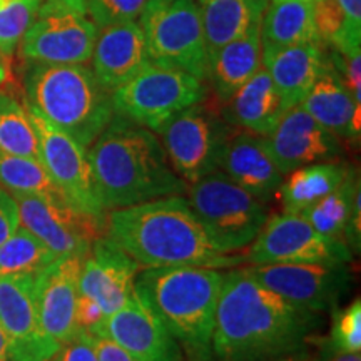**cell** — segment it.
<instances>
[{
  "instance_id": "8992f818",
  "label": "cell",
  "mask_w": 361,
  "mask_h": 361,
  "mask_svg": "<svg viewBox=\"0 0 361 361\" xmlns=\"http://www.w3.org/2000/svg\"><path fill=\"white\" fill-rule=\"evenodd\" d=\"M186 194L192 213L221 255L250 246L268 221L266 204L219 169L189 184Z\"/></svg>"
},
{
  "instance_id": "4fadbf2b",
  "label": "cell",
  "mask_w": 361,
  "mask_h": 361,
  "mask_svg": "<svg viewBox=\"0 0 361 361\" xmlns=\"http://www.w3.org/2000/svg\"><path fill=\"white\" fill-rule=\"evenodd\" d=\"M19 209V224L34 234L57 258H85L94 239L104 233V223L84 216L57 197L11 192Z\"/></svg>"
},
{
  "instance_id": "2e32d148",
  "label": "cell",
  "mask_w": 361,
  "mask_h": 361,
  "mask_svg": "<svg viewBox=\"0 0 361 361\" xmlns=\"http://www.w3.org/2000/svg\"><path fill=\"white\" fill-rule=\"evenodd\" d=\"M80 264L82 258L62 256L34 276L40 328L61 346L82 331L78 323Z\"/></svg>"
},
{
  "instance_id": "9c48e42d",
  "label": "cell",
  "mask_w": 361,
  "mask_h": 361,
  "mask_svg": "<svg viewBox=\"0 0 361 361\" xmlns=\"http://www.w3.org/2000/svg\"><path fill=\"white\" fill-rule=\"evenodd\" d=\"M159 135L176 174L192 184L219 169L231 129L200 102L173 117Z\"/></svg>"
},
{
  "instance_id": "4dcf8cb0",
  "label": "cell",
  "mask_w": 361,
  "mask_h": 361,
  "mask_svg": "<svg viewBox=\"0 0 361 361\" xmlns=\"http://www.w3.org/2000/svg\"><path fill=\"white\" fill-rule=\"evenodd\" d=\"M57 256L27 229L19 228L0 245V276L37 274Z\"/></svg>"
},
{
  "instance_id": "52a82bcc",
  "label": "cell",
  "mask_w": 361,
  "mask_h": 361,
  "mask_svg": "<svg viewBox=\"0 0 361 361\" xmlns=\"http://www.w3.org/2000/svg\"><path fill=\"white\" fill-rule=\"evenodd\" d=\"M149 61L209 78V54L196 0H149L141 13Z\"/></svg>"
},
{
  "instance_id": "e575fe53",
  "label": "cell",
  "mask_w": 361,
  "mask_h": 361,
  "mask_svg": "<svg viewBox=\"0 0 361 361\" xmlns=\"http://www.w3.org/2000/svg\"><path fill=\"white\" fill-rule=\"evenodd\" d=\"M149 0H87L85 13L96 27H107L141 17Z\"/></svg>"
},
{
  "instance_id": "ee69618b",
  "label": "cell",
  "mask_w": 361,
  "mask_h": 361,
  "mask_svg": "<svg viewBox=\"0 0 361 361\" xmlns=\"http://www.w3.org/2000/svg\"><path fill=\"white\" fill-rule=\"evenodd\" d=\"M8 78V67H7V57L0 54V85L6 82Z\"/></svg>"
},
{
  "instance_id": "4316f807",
  "label": "cell",
  "mask_w": 361,
  "mask_h": 361,
  "mask_svg": "<svg viewBox=\"0 0 361 361\" xmlns=\"http://www.w3.org/2000/svg\"><path fill=\"white\" fill-rule=\"evenodd\" d=\"M322 42L314 24V0H271L261 20L263 49Z\"/></svg>"
},
{
  "instance_id": "d6a6232c",
  "label": "cell",
  "mask_w": 361,
  "mask_h": 361,
  "mask_svg": "<svg viewBox=\"0 0 361 361\" xmlns=\"http://www.w3.org/2000/svg\"><path fill=\"white\" fill-rule=\"evenodd\" d=\"M44 0H12L0 6V54L11 57L20 45Z\"/></svg>"
},
{
  "instance_id": "30bf717a",
  "label": "cell",
  "mask_w": 361,
  "mask_h": 361,
  "mask_svg": "<svg viewBox=\"0 0 361 361\" xmlns=\"http://www.w3.org/2000/svg\"><path fill=\"white\" fill-rule=\"evenodd\" d=\"M351 258L353 252L343 239L318 233L298 213L276 214L266 221L245 256L250 264H346Z\"/></svg>"
},
{
  "instance_id": "ac0fdd59",
  "label": "cell",
  "mask_w": 361,
  "mask_h": 361,
  "mask_svg": "<svg viewBox=\"0 0 361 361\" xmlns=\"http://www.w3.org/2000/svg\"><path fill=\"white\" fill-rule=\"evenodd\" d=\"M139 266L117 243L107 236L94 239L89 255L82 259L79 273V295L96 301L109 316L134 295Z\"/></svg>"
},
{
  "instance_id": "836d02e7",
  "label": "cell",
  "mask_w": 361,
  "mask_h": 361,
  "mask_svg": "<svg viewBox=\"0 0 361 361\" xmlns=\"http://www.w3.org/2000/svg\"><path fill=\"white\" fill-rule=\"evenodd\" d=\"M329 350L335 353H360L361 350V301L343 310H333Z\"/></svg>"
},
{
  "instance_id": "7bdbcfd3",
  "label": "cell",
  "mask_w": 361,
  "mask_h": 361,
  "mask_svg": "<svg viewBox=\"0 0 361 361\" xmlns=\"http://www.w3.org/2000/svg\"><path fill=\"white\" fill-rule=\"evenodd\" d=\"M56 2H61L67 7L75 8V11L85 13V2H87V0H56Z\"/></svg>"
},
{
  "instance_id": "7402d4cb",
  "label": "cell",
  "mask_w": 361,
  "mask_h": 361,
  "mask_svg": "<svg viewBox=\"0 0 361 361\" xmlns=\"http://www.w3.org/2000/svg\"><path fill=\"white\" fill-rule=\"evenodd\" d=\"M322 42H306L279 49H263V67L290 109L303 101L326 66Z\"/></svg>"
},
{
  "instance_id": "44dd1931",
  "label": "cell",
  "mask_w": 361,
  "mask_h": 361,
  "mask_svg": "<svg viewBox=\"0 0 361 361\" xmlns=\"http://www.w3.org/2000/svg\"><path fill=\"white\" fill-rule=\"evenodd\" d=\"M146 39L135 20L102 27L92 52V72L107 92L129 82L149 64Z\"/></svg>"
},
{
  "instance_id": "60d3db41",
  "label": "cell",
  "mask_w": 361,
  "mask_h": 361,
  "mask_svg": "<svg viewBox=\"0 0 361 361\" xmlns=\"http://www.w3.org/2000/svg\"><path fill=\"white\" fill-rule=\"evenodd\" d=\"M106 318L101 306H99L96 301L89 300V298H84L79 295L78 300V323L80 329H85V331H90L92 328H96L102 319Z\"/></svg>"
},
{
  "instance_id": "bcb514c9",
  "label": "cell",
  "mask_w": 361,
  "mask_h": 361,
  "mask_svg": "<svg viewBox=\"0 0 361 361\" xmlns=\"http://www.w3.org/2000/svg\"><path fill=\"white\" fill-rule=\"evenodd\" d=\"M0 361H4V360H0Z\"/></svg>"
},
{
  "instance_id": "5b68a950",
  "label": "cell",
  "mask_w": 361,
  "mask_h": 361,
  "mask_svg": "<svg viewBox=\"0 0 361 361\" xmlns=\"http://www.w3.org/2000/svg\"><path fill=\"white\" fill-rule=\"evenodd\" d=\"M27 107L87 149L114 117L112 94L84 64L29 62L24 72Z\"/></svg>"
},
{
  "instance_id": "ffe728a7",
  "label": "cell",
  "mask_w": 361,
  "mask_h": 361,
  "mask_svg": "<svg viewBox=\"0 0 361 361\" xmlns=\"http://www.w3.org/2000/svg\"><path fill=\"white\" fill-rule=\"evenodd\" d=\"M219 171L263 204L274 200L284 179L271 156L266 137L247 130L229 135Z\"/></svg>"
},
{
  "instance_id": "f546056e",
  "label": "cell",
  "mask_w": 361,
  "mask_h": 361,
  "mask_svg": "<svg viewBox=\"0 0 361 361\" xmlns=\"http://www.w3.org/2000/svg\"><path fill=\"white\" fill-rule=\"evenodd\" d=\"M0 152L39 159V141L27 107L0 90Z\"/></svg>"
},
{
  "instance_id": "1f68e13d",
  "label": "cell",
  "mask_w": 361,
  "mask_h": 361,
  "mask_svg": "<svg viewBox=\"0 0 361 361\" xmlns=\"http://www.w3.org/2000/svg\"><path fill=\"white\" fill-rule=\"evenodd\" d=\"M0 186L8 192L39 194L61 200L44 166L34 157L0 152Z\"/></svg>"
},
{
  "instance_id": "9a60e30c",
  "label": "cell",
  "mask_w": 361,
  "mask_h": 361,
  "mask_svg": "<svg viewBox=\"0 0 361 361\" xmlns=\"http://www.w3.org/2000/svg\"><path fill=\"white\" fill-rule=\"evenodd\" d=\"M0 326L8 340L7 361H51L62 348L40 328L34 274L0 276Z\"/></svg>"
},
{
  "instance_id": "b9f144b4",
  "label": "cell",
  "mask_w": 361,
  "mask_h": 361,
  "mask_svg": "<svg viewBox=\"0 0 361 361\" xmlns=\"http://www.w3.org/2000/svg\"><path fill=\"white\" fill-rule=\"evenodd\" d=\"M8 358V340L6 331L0 326V360L7 361Z\"/></svg>"
},
{
  "instance_id": "ba28073f",
  "label": "cell",
  "mask_w": 361,
  "mask_h": 361,
  "mask_svg": "<svg viewBox=\"0 0 361 361\" xmlns=\"http://www.w3.org/2000/svg\"><path fill=\"white\" fill-rule=\"evenodd\" d=\"M204 80L173 67L149 62L112 92L116 114L159 134L173 117L206 99Z\"/></svg>"
},
{
  "instance_id": "f1b7e54d",
  "label": "cell",
  "mask_w": 361,
  "mask_h": 361,
  "mask_svg": "<svg viewBox=\"0 0 361 361\" xmlns=\"http://www.w3.org/2000/svg\"><path fill=\"white\" fill-rule=\"evenodd\" d=\"M361 194V183L358 174L351 168L346 179L318 202L301 211L303 218L313 226L318 233L326 234L331 238L343 239L346 223H348L351 211L355 207V201ZM345 241V239H343Z\"/></svg>"
},
{
  "instance_id": "8d00e7d4",
  "label": "cell",
  "mask_w": 361,
  "mask_h": 361,
  "mask_svg": "<svg viewBox=\"0 0 361 361\" xmlns=\"http://www.w3.org/2000/svg\"><path fill=\"white\" fill-rule=\"evenodd\" d=\"M314 24L322 42H336L345 29V13L338 0H314Z\"/></svg>"
},
{
  "instance_id": "e0dca14e",
  "label": "cell",
  "mask_w": 361,
  "mask_h": 361,
  "mask_svg": "<svg viewBox=\"0 0 361 361\" xmlns=\"http://www.w3.org/2000/svg\"><path fill=\"white\" fill-rule=\"evenodd\" d=\"M89 333L109 338L135 361H186L179 343L135 293L123 308L106 316Z\"/></svg>"
},
{
  "instance_id": "7c38bea8",
  "label": "cell",
  "mask_w": 361,
  "mask_h": 361,
  "mask_svg": "<svg viewBox=\"0 0 361 361\" xmlns=\"http://www.w3.org/2000/svg\"><path fill=\"white\" fill-rule=\"evenodd\" d=\"M97 34L84 12L45 0L20 40V52L27 62L85 64L92 59Z\"/></svg>"
},
{
  "instance_id": "603a6c76",
  "label": "cell",
  "mask_w": 361,
  "mask_h": 361,
  "mask_svg": "<svg viewBox=\"0 0 361 361\" xmlns=\"http://www.w3.org/2000/svg\"><path fill=\"white\" fill-rule=\"evenodd\" d=\"M300 106L316 123L341 139H358L361 129V106L346 87L341 74L326 61V66Z\"/></svg>"
},
{
  "instance_id": "74e56055",
  "label": "cell",
  "mask_w": 361,
  "mask_h": 361,
  "mask_svg": "<svg viewBox=\"0 0 361 361\" xmlns=\"http://www.w3.org/2000/svg\"><path fill=\"white\" fill-rule=\"evenodd\" d=\"M57 356L59 361H97L96 351L90 341V333L85 329H82L74 340L62 346Z\"/></svg>"
},
{
  "instance_id": "277c9868",
  "label": "cell",
  "mask_w": 361,
  "mask_h": 361,
  "mask_svg": "<svg viewBox=\"0 0 361 361\" xmlns=\"http://www.w3.org/2000/svg\"><path fill=\"white\" fill-rule=\"evenodd\" d=\"M221 284L223 273L214 268H144L135 276L134 293L179 343L186 361H214Z\"/></svg>"
},
{
  "instance_id": "ab89813d",
  "label": "cell",
  "mask_w": 361,
  "mask_h": 361,
  "mask_svg": "<svg viewBox=\"0 0 361 361\" xmlns=\"http://www.w3.org/2000/svg\"><path fill=\"white\" fill-rule=\"evenodd\" d=\"M90 341H92L97 361H135L128 351L121 348L117 343L109 340V338L90 333Z\"/></svg>"
},
{
  "instance_id": "3957f363",
  "label": "cell",
  "mask_w": 361,
  "mask_h": 361,
  "mask_svg": "<svg viewBox=\"0 0 361 361\" xmlns=\"http://www.w3.org/2000/svg\"><path fill=\"white\" fill-rule=\"evenodd\" d=\"M104 234L141 268L223 269L238 263L216 250L183 196H166L107 211Z\"/></svg>"
},
{
  "instance_id": "f35d334b",
  "label": "cell",
  "mask_w": 361,
  "mask_h": 361,
  "mask_svg": "<svg viewBox=\"0 0 361 361\" xmlns=\"http://www.w3.org/2000/svg\"><path fill=\"white\" fill-rule=\"evenodd\" d=\"M19 209L13 196L0 186V245L19 228Z\"/></svg>"
},
{
  "instance_id": "6da1fadb",
  "label": "cell",
  "mask_w": 361,
  "mask_h": 361,
  "mask_svg": "<svg viewBox=\"0 0 361 361\" xmlns=\"http://www.w3.org/2000/svg\"><path fill=\"white\" fill-rule=\"evenodd\" d=\"M316 313L290 303L250 269L223 273L213 335L214 361H266L300 350Z\"/></svg>"
},
{
  "instance_id": "f6af8a7d",
  "label": "cell",
  "mask_w": 361,
  "mask_h": 361,
  "mask_svg": "<svg viewBox=\"0 0 361 361\" xmlns=\"http://www.w3.org/2000/svg\"><path fill=\"white\" fill-rule=\"evenodd\" d=\"M331 361H361L360 353H336Z\"/></svg>"
},
{
  "instance_id": "d6986e66",
  "label": "cell",
  "mask_w": 361,
  "mask_h": 361,
  "mask_svg": "<svg viewBox=\"0 0 361 361\" xmlns=\"http://www.w3.org/2000/svg\"><path fill=\"white\" fill-rule=\"evenodd\" d=\"M266 142L284 176L314 162L336 159L343 152L340 137L316 123L300 104L284 112Z\"/></svg>"
},
{
  "instance_id": "cb8c5ba5",
  "label": "cell",
  "mask_w": 361,
  "mask_h": 361,
  "mask_svg": "<svg viewBox=\"0 0 361 361\" xmlns=\"http://www.w3.org/2000/svg\"><path fill=\"white\" fill-rule=\"evenodd\" d=\"M286 111L281 94L268 71L259 67V71L226 102L224 117L236 128L268 137Z\"/></svg>"
},
{
  "instance_id": "5bb4252c",
  "label": "cell",
  "mask_w": 361,
  "mask_h": 361,
  "mask_svg": "<svg viewBox=\"0 0 361 361\" xmlns=\"http://www.w3.org/2000/svg\"><path fill=\"white\" fill-rule=\"evenodd\" d=\"M247 269L271 291L313 313L336 310L351 286L346 264H251Z\"/></svg>"
},
{
  "instance_id": "d4e9b609",
  "label": "cell",
  "mask_w": 361,
  "mask_h": 361,
  "mask_svg": "<svg viewBox=\"0 0 361 361\" xmlns=\"http://www.w3.org/2000/svg\"><path fill=\"white\" fill-rule=\"evenodd\" d=\"M263 62V45H261V24L252 27L241 37L218 49L209 59V78L214 96L226 104L234 92L246 84Z\"/></svg>"
},
{
  "instance_id": "83f0119b",
  "label": "cell",
  "mask_w": 361,
  "mask_h": 361,
  "mask_svg": "<svg viewBox=\"0 0 361 361\" xmlns=\"http://www.w3.org/2000/svg\"><path fill=\"white\" fill-rule=\"evenodd\" d=\"M351 168L340 161H323L291 171L283 179L276 196L281 201L284 213H301L306 207L340 186Z\"/></svg>"
},
{
  "instance_id": "484cf974",
  "label": "cell",
  "mask_w": 361,
  "mask_h": 361,
  "mask_svg": "<svg viewBox=\"0 0 361 361\" xmlns=\"http://www.w3.org/2000/svg\"><path fill=\"white\" fill-rule=\"evenodd\" d=\"M209 59L263 20L268 0H196Z\"/></svg>"
},
{
  "instance_id": "d590c367",
  "label": "cell",
  "mask_w": 361,
  "mask_h": 361,
  "mask_svg": "<svg viewBox=\"0 0 361 361\" xmlns=\"http://www.w3.org/2000/svg\"><path fill=\"white\" fill-rule=\"evenodd\" d=\"M345 13V29L333 47L341 57L361 51V0H338Z\"/></svg>"
},
{
  "instance_id": "8fae6325",
  "label": "cell",
  "mask_w": 361,
  "mask_h": 361,
  "mask_svg": "<svg viewBox=\"0 0 361 361\" xmlns=\"http://www.w3.org/2000/svg\"><path fill=\"white\" fill-rule=\"evenodd\" d=\"M27 107V106H25ZM39 141V161L56 186L61 200L78 213L106 223V211L99 204L92 186L87 151L69 134L52 126L27 107Z\"/></svg>"
},
{
  "instance_id": "7a4b0ae2",
  "label": "cell",
  "mask_w": 361,
  "mask_h": 361,
  "mask_svg": "<svg viewBox=\"0 0 361 361\" xmlns=\"http://www.w3.org/2000/svg\"><path fill=\"white\" fill-rule=\"evenodd\" d=\"M87 157L94 192L106 213L188 191L154 133L119 114L90 144Z\"/></svg>"
}]
</instances>
